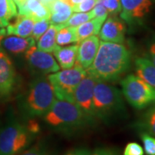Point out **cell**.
I'll return each mask as SVG.
<instances>
[{"mask_svg":"<svg viewBox=\"0 0 155 155\" xmlns=\"http://www.w3.org/2000/svg\"><path fill=\"white\" fill-rule=\"evenodd\" d=\"M62 27H64L63 24H51L47 31L37 41V48L49 54L53 53L58 46L56 43V35L58 30Z\"/></svg>","mask_w":155,"mask_h":155,"instance_id":"cell-21","label":"cell"},{"mask_svg":"<svg viewBox=\"0 0 155 155\" xmlns=\"http://www.w3.org/2000/svg\"><path fill=\"white\" fill-rule=\"evenodd\" d=\"M131 61V53L126 46L102 41L94 61L86 72L98 81H115L129 69Z\"/></svg>","mask_w":155,"mask_h":155,"instance_id":"cell-1","label":"cell"},{"mask_svg":"<svg viewBox=\"0 0 155 155\" xmlns=\"http://www.w3.org/2000/svg\"><path fill=\"white\" fill-rule=\"evenodd\" d=\"M56 43L59 46L78 43L76 27H62L60 28L56 35Z\"/></svg>","mask_w":155,"mask_h":155,"instance_id":"cell-24","label":"cell"},{"mask_svg":"<svg viewBox=\"0 0 155 155\" xmlns=\"http://www.w3.org/2000/svg\"><path fill=\"white\" fill-rule=\"evenodd\" d=\"M91 151L87 148H76L70 152H68L67 154L65 155H90Z\"/></svg>","mask_w":155,"mask_h":155,"instance_id":"cell-34","label":"cell"},{"mask_svg":"<svg viewBox=\"0 0 155 155\" xmlns=\"http://www.w3.org/2000/svg\"><path fill=\"white\" fill-rule=\"evenodd\" d=\"M147 58L155 65V39H153L148 45Z\"/></svg>","mask_w":155,"mask_h":155,"instance_id":"cell-33","label":"cell"},{"mask_svg":"<svg viewBox=\"0 0 155 155\" xmlns=\"http://www.w3.org/2000/svg\"><path fill=\"white\" fill-rule=\"evenodd\" d=\"M110 16H116L122 11L120 0H104Z\"/></svg>","mask_w":155,"mask_h":155,"instance_id":"cell-30","label":"cell"},{"mask_svg":"<svg viewBox=\"0 0 155 155\" xmlns=\"http://www.w3.org/2000/svg\"><path fill=\"white\" fill-rule=\"evenodd\" d=\"M78 48V43L64 48H61L59 45L56 47L53 54L61 68L68 69L74 66L77 60Z\"/></svg>","mask_w":155,"mask_h":155,"instance_id":"cell-18","label":"cell"},{"mask_svg":"<svg viewBox=\"0 0 155 155\" xmlns=\"http://www.w3.org/2000/svg\"><path fill=\"white\" fill-rule=\"evenodd\" d=\"M110 155H117V154H116V153H114V152H112V153H111Z\"/></svg>","mask_w":155,"mask_h":155,"instance_id":"cell-39","label":"cell"},{"mask_svg":"<svg viewBox=\"0 0 155 155\" xmlns=\"http://www.w3.org/2000/svg\"><path fill=\"white\" fill-rule=\"evenodd\" d=\"M105 19L94 17L87 22H84L79 26L76 27V36L78 43L82 41L84 39L88 38L92 35H97L99 34L100 29Z\"/></svg>","mask_w":155,"mask_h":155,"instance_id":"cell-20","label":"cell"},{"mask_svg":"<svg viewBox=\"0 0 155 155\" xmlns=\"http://www.w3.org/2000/svg\"><path fill=\"white\" fill-rule=\"evenodd\" d=\"M97 81V80L95 78L86 74V76L78 84L74 91L75 104L82 110L91 123H92L96 120L93 112L92 100L94 86Z\"/></svg>","mask_w":155,"mask_h":155,"instance_id":"cell-9","label":"cell"},{"mask_svg":"<svg viewBox=\"0 0 155 155\" xmlns=\"http://www.w3.org/2000/svg\"><path fill=\"white\" fill-rule=\"evenodd\" d=\"M6 35H7L6 28H0V45H1V42L3 41V39L5 38V36H6Z\"/></svg>","mask_w":155,"mask_h":155,"instance_id":"cell-36","label":"cell"},{"mask_svg":"<svg viewBox=\"0 0 155 155\" xmlns=\"http://www.w3.org/2000/svg\"><path fill=\"white\" fill-rule=\"evenodd\" d=\"M47 5L50 11L49 21L51 24H65L72 16V7L61 0H53L48 3Z\"/></svg>","mask_w":155,"mask_h":155,"instance_id":"cell-17","label":"cell"},{"mask_svg":"<svg viewBox=\"0 0 155 155\" xmlns=\"http://www.w3.org/2000/svg\"><path fill=\"white\" fill-rule=\"evenodd\" d=\"M86 74V70L76 61L71 68L54 72L47 78L53 86L57 99L74 103L75 89Z\"/></svg>","mask_w":155,"mask_h":155,"instance_id":"cell-6","label":"cell"},{"mask_svg":"<svg viewBox=\"0 0 155 155\" xmlns=\"http://www.w3.org/2000/svg\"><path fill=\"white\" fill-rule=\"evenodd\" d=\"M13 1H14V3L16 4V5L18 6V5H20L24 0H13Z\"/></svg>","mask_w":155,"mask_h":155,"instance_id":"cell-37","label":"cell"},{"mask_svg":"<svg viewBox=\"0 0 155 155\" xmlns=\"http://www.w3.org/2000/svg\"><path fill=\"white\" fill-rule=\"evenodd\" d=\"M28 123L12 120L0 130V155H18L35 137Z\"/></svg>","mask_w":155,"mask_h":155,"instance_id":"cell-5","label":"cell"},{"mask_svg":"<svg viewBox=\"0 0 155 155\" xmlns=\"http://www.w3.org/2000/svg\"><path fill=\"white\" fill-rule=\"evenodd\" d=\"M35 21L28 16L18 14L15 21L10 22L6 27V32L9 35H17L20 37H29L32 35Z\"/></svg>","mask_w":155,"mask_h":155,"instance_id":"cell-15","label":"cell"},{"mask_svg":"<svg viewBox=\"0 0 155 155\" xmlns=\"http://www.w3.org/2000/svg\"><path fill=\"white\" fill-rule=\"evenodd\" d=\"M18 155H49L47 150L40 145H35L27 150L22 151Z\"/></svg>","mask_w":155,"mask_h":155,"instance_id":"cell-32","label":"cell"},{"mask_svg":"<svg viewBox=\"0 0 155 155\" xmlns=\"http://www.w3.org/2000/svg\"><path fill=\"white\" fill-rule=\"evenodd\" d=\"M42 2H44L45 4H48V3H49L51 1H53V0H41Z\"/></svg>","mask_w":155,"mask_h":155,"instance_id":"cell-38","label":"cell"},{"mask_svg":"<svg viewBox=\"0 0 155 155\" xmlns=\"http://www.w3.org/2000/svg\"><path fill=\"white\" fill-rule=\"evenodd\" d=\"M121 18L130 25L140 24L148 17L155 5V0H120Z\"/></svg>","mask_w":155,"mask_h":155,"instance_id":"cell-8","label":"cell"},{"mask_svg":"<svg viewBox=\"0 0 155 155\" xmlns=\"http://www.w3.org/2000/svg\"><path fill=\"white\" fill-rule=\"evenodd\" d=\"M24 54L28 65L36 71L45 74L60 71L61 67L57 63L54 56L40 50L35 45L29 48Z\"/></svg>","mask_w":155,"mask_h":155,"instance_id":"cell-10","label":"cell"},{"mask_svg":"<svg viewBox=\"0 0 155 155\" xmlns=\"http://www.w3.org/2000/svg\"><path fill=\"white\" fill-rule=\"evenodd\" d=\"M50 25L51 23H50L49 19H46V18L35 22L31 36L35 40V41H37L38 39L47 31V29L49 28Z\"/></svg>","mask_w":155,"mask_h":155,"instance_id":"cell-26","label":"cell"},{"mask_svg":"<svg viewBox=\"0 0 155 155\" xmlns=\"http://www.w3.org/2000/svg\"><path fill=\"white\" fill-rule=\"evenodd\" d=\"M91 11L94 17H99V18H103L106 20V18L109 16V12L104 5V0H97V4L95 5Z\"/></svg>","mask_w":155,"mask_h":155,"instance_id":"cell-28","label":"cell"},{"mask_svg":"<svg viewBox=\"0 0 155 155\" xmlns=\"http://www.w3.org/2000/svg\"><path fill=\"white\" fill-rule=\"evenodd\" d=\"M93 112L96 119L107 120L125 112L122 93L104 81H97L93 91Z\"/></svg>","mask_w":155,"mask_h":155,"instance_id":"cell-3","label":"cell"},{"mask_svg":"<svg viewBox=\"0 0 155 155\" xmlns=\"http://www.w3.org/2000/svg\"><path fill=\"white\" fill-rule=\"evenodd\" d=\"M15 84L16 72L13 63L5 52L0 49V98L10 96Z\"/></svg>","mask_w":155,"mask_h":155,"instance_id":"cell-12","label":"cell"},{"mask_svg":"<svg viewBox=\"0 0 155 155\" xmlns=\"http://www.w3.org/2000/svg\"><path fill=\"white\" fill-rule=\"evenodd\" d=\"M17 16V8L13 0H0V28H5Z\"/></svg>","mask_w":155,"mask_h":155,"instance_id":"cell-23","label":"cell"},{"mask_svg":"<svg viewBox=\"0 0 155 155\" xmlns=\"http://www.w3.org/2000/svg\"><path fill=\"white\" fill-rule=\"evenodd\" d=\"M126 23L122 18L116 16H110L102 25L99 37L104 41L122 43L125 41Z\"/></svg>","mask_w":155,"mask_h":155,"instance_id":"cell-11","label":"cell"},{"mask_svg":"<svg viewBox=\"0 0 155 155\" xmlns=\"http://www.w3.org/2000/svg\"><path fill=\"white\" fill-rule=\"evenodd\" d=\"M123 155H144V149L137 142H129L124 148Z\"/></svg>","mask_w":155,"mask_h":155,"instance_id":"cell-29","label":"cell"},{"mask_svg":"<svg viewBox=\"0 0 155 155\" xmlns=\"http://www.w3.org/2000/svg\"><path fill=\"white\" fill-rule=\"evenodd\" d=\"M17 8L18 14L30 17L35 22L50 17L49 9L41 0H24Z\"/></svg>","mask_w":155,"mask_h":155,"instance_id":"cell-14","label":"cell"},{"mask_svg":"<svg viewBox=\"0 0 155 155\" xmlns=\"http://www.w3.org/2000/svg\"><path fill=\"white\" fill-rule=\"evenodd\" d=\"M92 18H94V16L91 11L88 12H75L74 14H72L67 22L63 25L64 27H78Z\"/></svg>","mask_w":155,"mask_h":155,"instance_id":"cell-25","label":"cell"},{"mask_svg":"<svg viewBox=\"0 0 155 155\" xmlns=\"http://www.w3.org/2000/svg\"><path fill=\"white\" fill-rule=\"evenodd\" d=\"M113 151L110 149H105V148H98L91 153L90 155H110Z\"/></svg>","mask_w":155,"mask_h":155,"instance_id":"cell-35","label":"cell"},{"mask_svg":"<svg viewBox=\"0 0 155 155\" xmlns=\"http://www.w3.org/2000/svg\"><path fill=\"white\" fill-rule=\"evenodd\" d=\"M99 44V38L97 35L90 36L79 42L76 61L84 69L86 70L92 64Z\"/></svg>","mask_w":155,"mask_h":155,"instance_id":"cell-13","label":"cell"},{"mask_svg":"<svg viewBox=\"0 0 155 155\" xmlns=\"http://www.w3.org/2000/svg\"><path fill=\"white\" fill-rule=\"evenodd\" d=\"M125 99L136 110H144L155 104V89L135 74H129L121 81Z\"/></svg>","mask_w":155,"mask_h":155,"instance_id":"cell-7","label":"cell"},{"mask_svg":"<svg viewBox=\"0 0 155 155\" xmlns=\"http://www.w3.org/2000/svg\"><path fill=\"white\" fill-rule=\"evenodd\" d=\"M45 123L57 132L70 134L91 124L74 103L55 99L43 116Z\"/></svg>","mask_w":155,"mask_h":155,"instance_id":"cell-2","label":"cell"},{"mask_svg":"<svg viewBox=\"0 0 155 155\" xmlns=\"http://www.w3.org/2000/svg\"><path fill=\"white\" fill-rule=\"evenodd\" d=\"M97 2V0H84L83 2L72 6V11H74V12H88L93 9Z\"/></svg>","mask_w":155,"mask_h":155,"instance_id":"cell-31","label":"cell"},{"mask_svg":"<svg viewBox=\"0 0 155 155\" xmlns=\"http://www.w3.org/2000/svg\"><path fill=\"white\" fill-rule=\"evenodd\" d=\"M135 72L140 78L155 89V65L148 58L138 57L134 61Z\"/></svg>","mask_w":155,"mask_h":155,"instance_id":"cell-19","label":"cell"},{"mask_svg":"<svg viewBox=\"0 0 155 155\" xmlns=\"http://www.w3.org/2000/svg\"><path fill=\"white\" fill-rule=\"evenodd\" d=\"M140 139L143 142V149L147 155H155V136L140 132Z\"/></svg>","mask_w":155,"mask_h":155,"instance_id":"cell-27","label":"cell"},{"mask_svg":"<svg viewBox=\"0 0 155 155\" xmlns=\"http://www.w3.org/2000/svg\"><path fill=\"white\" fill-rule=\"evenodd\" d=\"M35 40L32 36L24 38L17 35H9L5 36L1 45L7 52L13 54H20L25 53L32 46H35Z\"/></svg>","mask_w":155,"mask_h":155,"instance_id":"cell-16","label":"cell"},{"mask_svg":"<svg viewBox=\"0 0 155 155\" xmlns=\"http://www.w3.org/2000/svg\"><path fill=\"white\" fill-rule=\"evenodd\" d=\"M134 127L138 128L140 132H145L155 136V104L148 107L135 123Z\"/></svg>","mask_w":155,"mask_h":155,"instance_id":"cell-22","label":"cell"},{"mask_svg":"<svg viewBox=\"0 0 155 155\" xmlns=\"http://www.w3.org/2000/svg\"><path fill=\"white\" fill-rule=\"evenodd\" d=\"M55 99L54 89L48 78H37L28 86L22 108L30 117L43 116Z\"/></svg>","mask_w":155,"mask_h":155,"instance_id":"cell-4","label":"cell"}]
</instances>
